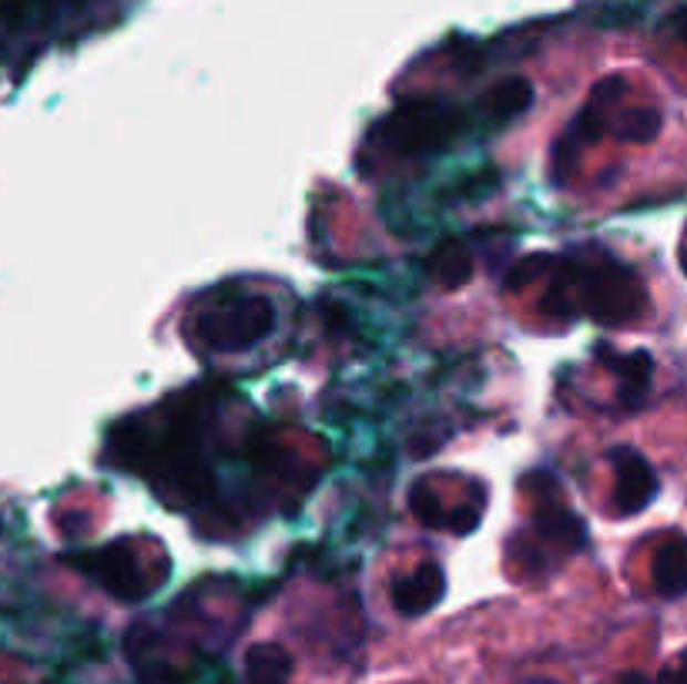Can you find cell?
<instances>
[{"mask_svg":"<svg viewBox=\"0 0 687 684\" xmlns=\"http://www.w3.org/2000/svg\"><path fill=\"white\" fill-rule=\"evenodd\" d=\"M275 333V309L262 296H235L225 306L198 313L195 336L215 353L248 349Z\"/></svg>","mask_w":687,"mask_h":684,"instance_id":"3","label":"cell"},{"mask_svg":"<svg viewBox=\"0 0 687 684\" xmlns=\"http://www.w3.org/2000/svg\"><path fill=\"white\" fill-rule=\"evenodd\" d=\"M680 268H684V276H687V248L680 252Z\"/></svg>","mask_w":687,"mask_h":684,"instance_id":"18","label":"cell"},{"mask_svg":"<svg viewBox=\"0 0 687 684\" xmlns=\"http://www.w3.org/2000/svg\"><path fill=\"white\" fill-rule=\"evenodd\" d=\"M614 134L627 145H650L660 134V111L657 108H627L617 114Z\"/></svg>","mask_w":687,"mask_h":684,"instance_id":"12","label":"cell"},{"mask_svg":"<svg viewBox=\"0 0 687 684\" xmlns=\"http://www.w3.org/2000/svg\"><path fill=\"white\" fill-rule=\"evenodd\" d=\"M624 684H647V681H644L640 674H627V677H624Z\"/></svg>","mask_w":687,"mask_h":684,"instance_id":"17","label":"cell"},{"mask_svg":"<svg viewBox=\"0 0 687 684\" xmlns=\"http://www.w3.org/2000/svg\"><path fill=\"white\" fill-rule=\"evenodd\" d=\"M463 127L466 114L447 101H402L376 124V142L396 155H430L457 142Z\"/></svg>","mask_w":687,"mask_h":684,"instance_id":"2","label":"cell"},{"mask_svg":"<svg viewBox=\"0 0 687 684\" xmlns=\"http://www.w3.org/2000/svg\"><path fill=\"white\" fill-rule=\"evenodd\" d=\"M677 31H680V41L687 44V14H680V24H677Z\"/></svg>","mask_w":687,"mask_h":684,"instance_id":"15","label":"cell"},{"mask_svg":"<svg viewBox=\"0 0 687 684\" xmlns=\"http://www.w3.org/2000/svg\"><path fill=\"white\" fill-rule=\"evenodd\" d=\"M657 684H687V651H684L674 664H667V667L660 671Z\"/></svg>","mask_w":687,"mask_h":684,"instance_id":"14","label":"cell"},{"mask_svg":"<svg viewBox=\"0 0 687 684\" xmlns=\"http://www.w3.org/2000/svg\"><path fill=\"white\" fill-rule=\"evenodd\" d=\"M520 684H557V681H550V677H526V681H520Z\"/></svg>","mask_w":687,"mask_h":684,"instance_id":"16","label":"cell"},{"mask_svg":"<svg viewBox=\"0 0 687 684\" xmlns=\"http://www.w3.org/2000/svg\"><path fill=\"white\" fill-rule=\"evenodd\" d=\"M624 91H627V81H624L621 74L604 78V81L591 91L587 104H584V108L577 111V118L567 124L564 139L554 145V165H550V172H554V182H557V185L567 182V175L574 172L577 155H581L584 149H591L594 142L604 139V131L611 127V108L621 101Z\"/></svg>","mask_w":687,"mask_h":684,"instance_id":"4","label":"cell"},{"mask_svg":"<svg viewBox=\"0 0 687 684\" xmlns=\"http://www.w3.org/2000/svg\"><path fill=\"white\" fill-rule=\"evenodd\" d=\"M443 598H447V574H443V568L433 564V561L420 564L409 578H402V581L392 584V608H396L402 617L430 614Z\"/></svg>","mask_w":687,"mask_h":684,"instance_id":"6","label":"cell"},{"mask_svg":"<svg viewBox=\"0 0 687 684\" xmlns=\"http://www.w3.org/2000/svg\"><path fill=\"white\" fill-rule=\"evenodd\" d=\"M530 104H533V84L526 78H506L483 98V111H486L490 124H510Z\"/></svg>","mask_w":687,"mask_h":684,"instance_id":"10","label":"cell"},{"mask_svg":"<svg viewBox=\"0 0 687 684\" xmlns=\"http://www.w3.org/2000/svg\"><path fill=\"white\" fill-rule=\"evenodd\" d=\"M607 369L621 379L617 386V396L624 402V409H640L647 392H650V382H654V359L637 349V353H601Z\"/></svg>","mask_w":687,"mask_h":684,"instance_id":"7","label":"cell"},{"mask_svg":"<svg viewBox=\"0 0 687 684\" xmlns=\"http://www.w3.org/2000/svg\"><path fill=\"white\" fill-rule=\"evenodd\" d=\"M611 467H614V507H617V513L621 517L644 513L660 493V480H657L654 467L634 447L611 450Z\"/></svg>","mask_w":687,"mask_h":684,"instance_id":"5","label":"cell"},{"mask_svg":"<svg viewBox=\"0 0 687 684\" xmlns=\"http://www.w3.org/2000/svg\"><path fill=\"white\" fill-rule=\"evenodd\" d=\"M293 657L283 644H252L245 654L248 684H289Z\"/></svg>","mask_w":687,"mask_h":684,"instance_id":"11","label":"cell"},{"mask_svg":"<svg viewBox=\"0 0 687 684\" xmlns=\"http://www.w3.org/2000/svg\"><path fill=\"white\" fill-rule=\"evenodd\" d=\"M546 309L557 316H574L584 309L601 326H630L647 313V293L621 262L564 265L561 279L546 296Z\"/></svg>","mask_w":687,"mask_h":684,"instance_id":"1","label":"cell"},{"mask_svg":"<svg viewBox=\"0 0 687 684\" xmlns=\"http://www.w3.org/2000/svg\"><path fill=\"white\" fill-rule=\"evenodd\" d=\"M543 272V258H523L510 268V276H506V289H520L523 283L536 279Z\"/></svg>","mask_w":687,"mask_h":684,"instance_id":"13","label":"cell"},{"mask_svg":"<svg viewBox=\"0 0 687 684\" xmlns=\"http://www.w3.org/2000/svg\"><path fill=\"white\" fill-rule=\"evenodd\" d=\"M650 581L660 598L687 594V537L670 533L650 561Z\"/></svg>","mask_w":687,"mask_h":684,"instance_id":"8","label":"cell"},{"mask_svg":"<svg viewBox=\"0 0 687 684\" xmlns=\"http://www.w3.org/2000/svg\"><path fill=\"white\" fill-rule=\"evenodd\" d=\"M427 272H430V279L443 289H460L473 279V252L470 245L460 238V235H450L443 238L430 258H427Z\"/></svg>","mask_w":687,"mask_h":684,"instance_id":"9","label":"cell"}]
</instances>
